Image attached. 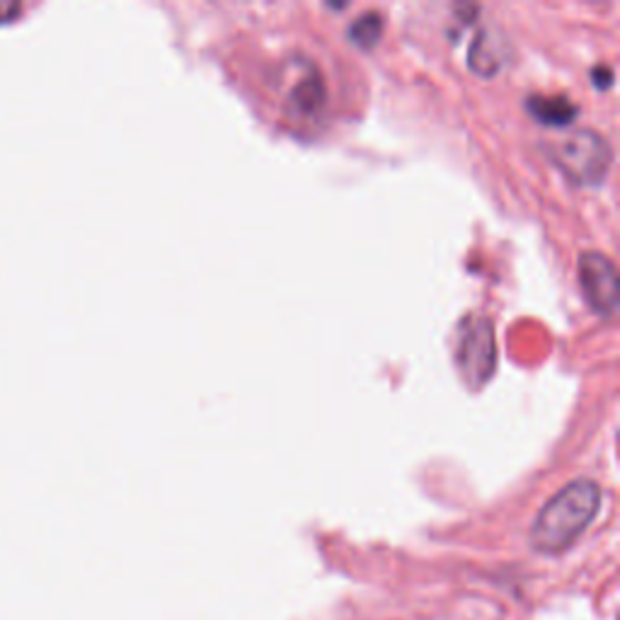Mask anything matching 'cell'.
I'll return each mask as SVG.
<instances>
[{
  "instance_id": "obj_1",
  "label": "cell",
  "mask_w": 620,
  "mask_h": 620,
  "mask_svg": "<svg viewBox=\"0 0 620 620\" xmlns=\"http://www.w3.org/2000/svg\"><path fill=\"white\" fill-rule=\"evenodd\" d=\"M601 507V487L593 480H575L562 487L536 516L531 546L542 555H558L587 531Z\"/></svg>"
},
{
  "instance_id": "obj_2",
  "label": "cell",
  "mask_w": 620,
  "mask_h": 620,
  "mask_svg": "<svg viewBox=\"0 0 620 620\" xmlns=\"http://www.w3.org/2000/svg\"><path fill=\"white\" fill-rule=\"evenodd\" d=\"M548 158L577 185H599L613 163L611 144L591 128L565 134L546 144Z\"/></svg>"
},
{
  "instance_id": "obj_3",
  "label": "cell",
  "mask_w": 620,
  "mask_h": 620,
  "mask_svg": "<svg viewBox=\"0 0 620 620\" xmlns=\"http://www.w3.org/2000/svg\"><path fill=\"white\" fill-rule=\"evenodd\" d=\"M456 361L463 381L468 383L473 391L483 388L493 379L497 366V342L493 322L483 316H468L461 322Z\"/></svg>"
},
{
  "instance_id": "obj_4",
  "label": "cell",
  "mask_w": 620,
  "mask_h": 620,
  "mask_svg": "<svg viewBox=\"0 0 620 620\" xmlns=\"http://www.w3.org/2000/svg\"><path fill=\"white\" fill-rule=\"evenodd\" d=\"M577 277L581 293H585L591 310L601 318H611L618 310V269L611 257L589 250L581 252L577 260Z\"/></svg>"
},
{
  "instance_id": "obj_5",
  "label": "cell",
  "mask_w": 620,
  "mask_h": 620,
  "mask_svg": "<svg viewBox=\"0 0 620 620\" xmlns=\"http://www.w3.org/2000/svg\"><path fill=\"white\" fill-rule=\"evenodd\" d=\"M526 107L538 122L548 124V126H567V124H572L579 114V107L565 95H555V97L534 95L531 100H528Z\"/></svg>"
},
{
  "instance_id": "obj_6",
  "label": "cell",
  "mask_w": 620,
  "mask_h": 620,
  "mask_svg": "<svg viewBox=\"0 0 620 620\" xmlns=\"http://www.w3.org/2000/svg\"><path fill=\"white\" fill-rule=\"evenodd\" d=\"M504 51L497 39L489 32H480L475 37V42L471 46V69L475 73H480L485 78L495 75L502 69Z\"/></svg>"
},
{
  "instance_id": "obj_7",
  "label": "cell",
  "mask_w": 620,
  "mask_h": 620,
  "mask_svg": "<svg viewBox=\"0 0 620 620\" xmlns=\"http://www.w3.org/2000/svg\"><path fill=\"white\" fill-rule=\"evenodd\" d=\"M322 105H326V85H322L320 78H306L303 83L296 85L291 90V107L299 114H316Z\"/></svg>"
},
{
  "instance_id": "obj_8",
  "label": "cell",
  "mask_w": 620,
  "mask_h": 620,
  "mask_svg": "<svg viewBox=\"0 0 620 620\" xmlns=\"http://www.w3.org/2000/svg\"><path fill=\"white\" fill-rule=\"evenodd\" d=\"M381 34H383V20H381L379 12H364V16H359L347 28L349 42L361 46V49H373V46H376Z\"/></svg>"
},
{
  "instance_id": "obj_9",
  "label": "cell",
  "mask_w": 620,
  "mask_h": 620,
  "mask_svg": "<svg viewBox=\"0 0 620 620\" xmlns=\"http://www.w3.org/2000/svg\"><path fill=\"white\" fill-rule=\"evenodd\" d=\"M591 75H593V85L597 87H609L613 83V71L606 66H597Z\"/></svg>"
},
{
  "instance_id": "obj_10",
  "label": "cell",
  "mask_w": 620,
  "mask_h": 620,
  "mask_svg": "<svg viewBox=\"0 0 620 620\" xmlns=\"http://www.w3.org/2000/svg\"><path fill=\"white\" fill-rule=\"evenodd\" d=\"M20 12L18 3H6V0H0V22H8L12 20Z\"/></svg>"
}]
</instances>
